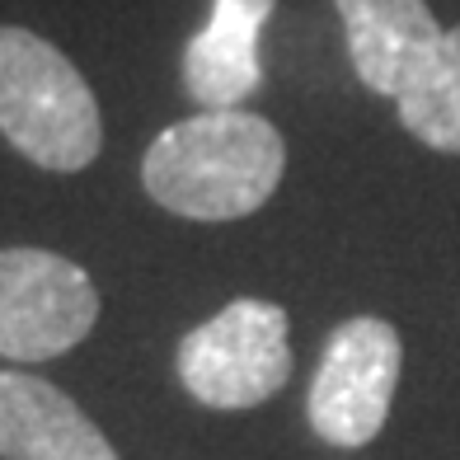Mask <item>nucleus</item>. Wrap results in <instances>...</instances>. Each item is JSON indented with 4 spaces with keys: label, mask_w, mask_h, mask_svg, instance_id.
<instances>
[{
    "label": "nucleus",
    "mask_w": 460,
    "mask_h": 460,
    "mask_svg": "<svg viewBox=\"0 0 460 460\" xmlns=\"http://www.w3.org/2000/svg\"><path fill=\"white\" fill-rule=\"evenodd\" d=\"M99 320L90 273L52 249H0V358L48 362Z\"/></svg>",
    "instance_id": "obj_5"
},
{
    "label": "nucleus",
    "mask_w": 460,
    "mask_h": 460,
    "mask_svg": "<svg viewBox=\"0 0 460 460\" xmlns=\"http://www.w3.org/2000/svg\"><path fill=\"white\" fill-rule=\"evenodd\" d=\"M0 456L5 460H118L85 409L52 381L0 371Z\"/></svg>",
    "instance_id": "obj_6"
},
{
    "label": "nucleus",
    "mask_w": 460,
    "mask_h": 460,
    "mask_svg": "<svg viewBox=\"0 0 460 460\" xmlns=\"http://www.w3.org/2000/svg\"><path fill=\"white\" fill-rule=\"evenodd\" d=\"M0 132L19 155L57 174H75L99 155L103 122L94 90L48 38L0 29Z\"/></svg>",
    "instance_id": "obj_2"
},
{
    "label": "nucleus",
    "mask_w": 460,
    "mask_h": 460,
    "mask_svg": "<svg viewBox=\"0 0 460 460\" xmlns=\"http://www.w3.org/2000/svg\"><path fill=\"white\" fill-rule=\"evenodd\" d=\"M287 146L244 109L193 113L164 128L141 160V183L164 212L188 221H240L278 193Z\"/></svg>",
    "instance_id": "obj_1"
},
{
    "label": "nucleus",
    "mask_w": 460,
    "mask_h": 460,
    "mask_svg": "<svg viewBox=\"0 0 460 460\" xmlns=\"http://www.w3.org/2000/svg\"><path fill=\"white\" fill-rule=\"evenodd\" d=\"M287 310L240 296L179 343V381L207 409H254L291 381Z\"/></svg>",
    "instance_id": "obj_3"
},
{
    "label": "nucleus",
    "mask_w": 460,
    "mask_h": 460,
    "mask_svg": "<svg viewBox=\"0 0 460 460\" xmlns=\"http://www.w3.org/2000/svg\"><path fill=\"white\" fill-rule=\"evenodd\" d=\"M348 29V57L367 90L400 99L418 66L442 43L428 0H333Z\"/></svg>",
    "instance_id": "obj_7"
},
{
    "label": "nucleus",
    "mask_w": 460,
    "mask_h": 460,
    "mask_svg": "<svg viewBox=\"0 0 460 460\" xmlns=\"http://www.w3.org/2000/svg\"><path fill=\"white\" fill-rule=\"evenodd\" d=\"M273 0H212V19L183 48V90L207 113L240 109L263 85L259 38Z\"/></svg>",
    "instance_id": "obj_8"
},
{
    "label": "nucleus",
    "mask_w": 460,
    "mask_h": 460,
    "mask_svg": "<svg viewBox=\"0 0 460 460\" xmlns=\"http://www.w3.org/2000/svg\"><path fill=\"white\" fill-rule=\"evenodd\" d=\"M400 333L394 324L358 315L329 333L324 358L310 381V428L329 447H367L390 418V400L400 385Z\"/></svg>",
    "instance_id": "obj_4"
},
{
    "label": "nucleus",
    "mask_w": 460,
    "mask_h": 460,
    "mask_svg": "<svg viewBox=\"0 0 460 460\" xmlns=\"http://www.w3.org/2000/svg\"><path fill=\"white\" fill-rule=\"evenodd\" d=\"M404 128L432 151L460 155V24L442 33V43L418 66V75L394 99Z\"/></svg>",
    "instance_id": "obj_9"
}]
</instances>
